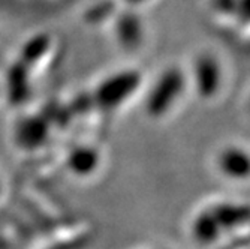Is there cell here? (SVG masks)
Listing matches in <instances>:
<instances>
[{"mask_svg":"<svg viewBox=\"0 0 250 249\" xmlns=\"http://www.w3.org/2000/svg\"><path fill=\"white\" fill-rule=\"evenodd\" d=\"M217 171L231 182L250 180V152L238 144L223 146L216 156Z\"/></svg>","mask_w":250,"mask_h":249,"instance_id":"cell-3","label":"cell"},{"mask_svg":"<svg viewBox=\"0 0 250 249\" xmlns=\"http://www.w3.org/2000/svg\"><path fill=\"white\" fill-rule=\"evenodd\" d=\"M143 36H144V30L141 27V23L130 17L126 23V30H123V41L126 42V45L135 48L143 42Z\"/></svg>","mask_w":250,"mask_h":249,"instance_id":"cell-6","label":"cell"},{"mask_svg":"<svg viewBox=\"0 0 250 249\" xmlns=\"http://www.w3.org/2000/svg\"><path fill=\"white\" fill-rule=\"evenodd\" d=\"M188 86L186 74L178 66H168L159 74L151 84L147 99L146 111L153 119H162L178 104Z\"/></svg>","mask_w":250,"mask_h":249,"instance_id":"cell-1","label":"cell"},{"mask_svg":"<svg viewBox=\"0 0 250 249\" xmlns=\"http://www.w3.org/2000/svg\"><path fill=\"white\" fill-rule=\"evenodd\" d=\"M249 113H250V101H249Z\"/></svg>","mask_w":250,"mask_h":249,"instance_id":"cell-7","label":"cell"},{"mask_svg":"<svg viewBox=\"0 0 250 249\" xmlns=\"http://www.w3.org/2000/svg\"><path fill=\"white\" fill-rule=\"evenodd\" d=\"M222 233H223L222 228L219 227L216 218L213 216L208 207L202 209L201 212L195 215L193 222H192V234L198 242L211 243L216 239H219Z\"/></svg>","mask_w":250,"mask_h":249,"instance_id":"cell-5","label":"cell"},{"mask_svg":"<svg viewBox=\"0 0 250 249\" xmlns=\"http://www.w3.org/2000/svg\"><path fill=\"white\" fill-rule=\"evenodd\" d=\"M193 84L202 99H213L223 86V66L214 53L202 51L195 57L192 66Z\"/></svg>","mask_w":250,"mask_h":249,"instance_id":"cell-2","label":"cell"},{"mask_svg":"<svg viewBox=\"0 0 250 249\" xmlns=\"http://www.w3.org/2000/svg\"><path fill=\"white\" fill-rule=\"evenodd\" d=\"M208 209L216 218L222 231L235 230L241 227V225L250 222V206L243 204V203L223 201L210 206Z\"/></svg>","mask_w":250,"mask_h":249,"instance_id":"cell-4","label":"cell"}]
</instances>
